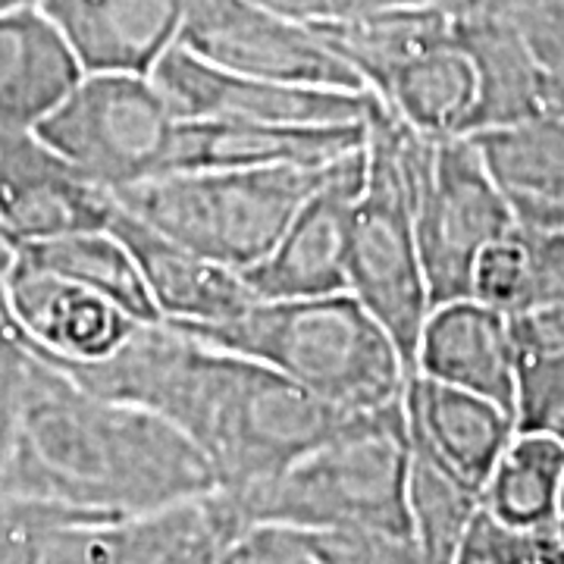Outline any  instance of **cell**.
I'll return each instance as SVG.
<instances>
[{
    "label": "cell",
    "instance_id": "obj_1",
    "mask_svg": "<svg viewBox=\"0 0 564 564\" xmlns=\"http://www.w3.org/2000/svg\"><path fill=\"white\" fill-rule=\"evenodd\" d=\"M54 367L101 399L135 404L180 426L226 492L276 477L348 417L280 370L163 321L139 323L101 361Z\"/></svg>",
    "mask_w": 564,
    "mask_h": 564
},
{
    "label": "cell",
    "instance_id": "obj_2",
    "mask_svg": "<svg viewBox=\"0 0 564 564\" xmlns=\"http://www.w3.org/2000/svg\"><path fill=\"white\" fill-rule=\"evenodd\" d=\"M214 489L210 464L180 426L82 389L25 348L0 436V496L148 514Z\"/></svg>",
    "mask_w": 564,
    "mask_h": 564
},
{
    "label": "cell",
    "instance_id": "obj_3",
    "mask_svg": "<svg viewBox=\"0 0 564 564\" xmlns=\"http://www.w3.org/2000/svg\"><path fill=\"white\" fill-rule=\"evenodd\" d=\"M180 329L280 370L345 414L399 402L411 377L389 333L348 292L276 302L258 299L229 321L188 323Z\"/></svg>",
    "mask_w": 564,
    "mask_h": 564
},
{
    "label": "cell",
    "instance_id": "obj_4",
    "mask_svg": "<svg viewBox=\"0 0 564 564\" xmlns=\"http://www.w3.org/2000/svg\"><path fill=\"white\" fill-rule=\"evenodd\" d=\"M411 436L399 402L348 414L323 443L276 477L226 492L245 527L285 524L311 533H386L408 527Z\"/></svg>",
    "mask_w": 564,
    "mask_h": 564
},
{
    "label": "cell",
    "instance_id": "obj_5",
    "mask_svg": "<svg viewBox=\"0 0 564 564\" xmlns=\"http://www.w3.org/2000/svg\"><path fill=\"white\" fill-rule=\"evenodd\" d=\"M408 139V126L380 104L367 126V173L348 232L345 292L373 314L399 348L408 373H414L417 343L433 299L414 226Z\"/></svg>",
    "mask_w": 564,
    "mask_h": 564
},
{
    "label": "cell",
    "instance_id": "obj_6",
    "mask_svg": "<svg viewBox=\"0 0 564 564\" xmlns=\"http://www.w3.org/2000/svg\"><path fill=\"white\" fill-rule=\"evenodd\" d=\"M326 166L173 170L132 185L117 204L158 232L245 273L276 245Z\"/></svg>",
    "mask_w": 564,
    "mask_h": 564
},
{
    "label": "cell",
    "instance_id": "obj_7",
    "mask_svg": "<svg viewBox=\"0 0 564 564\" xmlns=\"http://www.w3.org/2000/svg\"><path fill=\"white\" fill-rule=\"evenodd\" d=\"M408 163L430 299L433 304L464 299L477 258L521 226L470 135L423 139L411 132Z\"/></svg>",
    "mask_w": 564,
    "mask_h": 564
},
{
    "label": "cell",
    "instance_id": "obj_8",
    "mask_svg": "<svg viewBox=\"0 0 564 564\" xmlns=\"http://www.w3.org/2000/svg\"><path fill=\"white\" fill-rule=\"evenodd\" d=\"M180 117L151 76L85 73L73 95L39 126L57 154L113 198L170 173Z\"/></svg>",
    "mask_w": 564,
    "mask_h": 564
},
{
    "label": "cell",
    "instance_id": "obj_9",
    "mask_svg": "<svg viewBox=\"0 0 564 564\" xmlns=\"http://www.w3.org/2000/svg\"><path fill=\"white\" fill-rule=\"evenodd\" d=\"M180 47L251 79L367 91L311 22L254 0H185Z\"/></svg>",
    "mask_w": 564,
    "mask_h": 564
},
{
    "label": "cell",
    "instance_id": "obj_10",
    "mask_svg": "<svg viewBox=\"0 0 564 564\" xmlns=\"http://www.w3.org/2000/svg\"><path fill=\"white\" fill-rule=\"evenodd\" d=\"M180 120L282 122V126H348L370 122L380 98L370 91H339L282 85L217 69L180 44L151 73Z\"/></svg>",
    "mask_w": 564,
    "mask_h": 564
},
{
    "label": "cell",
    "instance_id": "obj_11",
    "mask_svg": "<svg viewBox=\"0 0 564 564\" xmlns=\"http://www.w3.org/2000/svg\"><path fill=\"white\" fill-rule=\"evenodd\" d=\"M364 148L329 163L317 188L292 214L276 245L245 270L242 276L254 299L276 302L345 292L348 232L367 173Z\"/></svg>",
    "mask_w": 564,
    "mask_h": 564
},
{
    "label": "cell",
    "instance_id": "obj_12",
    "mask_svg": "<svg viewBox=\"0 0 564 564\" xmlns=\"http://www.w3.org/2000/svg\"><path fill=\"white\" fill-rule=\"evenodd\" d=\"M117 207L39 132H0V232L13 245L101 232Z\"/></svg>",
    "mask_w": 564,
    "mask_h": 564
},
{
    "label": "cell",
    "instance_id": "obj_13",
    "mask_svg": "<svg viewBox=\"0 0 564 564\" xmlns=\"http://www.w3.org/2000/svg\"><path fill=\"white\" fill-rule=\"evenodd\" d=\"M3 317L32 355L51 364L101 361L139 326L110 299L44 270L20 251L7 276Z\"/></svg>",
    "mask_w": 564,
    "mask_h": 564
},
{
    "label": "cell",
    "instance_id": "obj_14",
    "mask_svg": "<svg viewBox=\"0 0 564 564\" xmlns=\"http://www.w3.org/2000/svg\"><path fill=\"white\" fill-rule=\"evenodd\" d=\"M414 373L484 395L514 414L518 358L511 317L470 295L433 304L421 329Z\"/></svg>",
    "mask_w": 564,
    "mask_h": 564
},
{
    "label": "cell",
    "instance_id": "obj_15",
    "mask_svg": "<svg viewBox=\"0 0 564 564\" xmlns=\"http://www.w3.org/2000/svg\"><path fill=\"white\" fill-rule=\"evenodd\" d=\"M85 73L151 76L180 44L185 0H41Z\"/></svg>",
    "mask_w": 564,
    "mask_h": 564
},
{
    "label": "cell",
    "instance_id": "obj_16",
    "mask_svg": "<svg viewBox=\"0 0 564 564\" xmlns=\"http://www.w3.org/2000/svg\"><path fill=\"white\" fill-rule=\"evenodd\" d=\"M370 122L282 126V122L180 120L173 170H270L326 166L367 144Z\"/></svg>",
    "mask_w": 564,
    "mask_h": 564
},
{
    "label": "cell",
    "instance_id": "obj_17",
    "mask_svg": "<svg viewBox=\"0 0 564 564\" xmlns=\"http://www.w3.org/2000/svg\"><path fill=\"white\" fill-rule=\"evenodd\" d=\"M110 232L129 248L163 323H223L258 302L239 270L185 248L122 207H117Z\"/></svg>",
    "mask_w": 564,
    "mask_h": 564
},
{
    "label": "cell",
    "instance_id": "obj_18",
    "mask_svg": "<svg viewBox=\"0 0 564 564\" xmlns=\"http://www.w3.org/2000/svg\"><path fill=\"white\" fill-rule=\"evenodd\" d=\"M452 10L455 41L477 69V104L467 135L555 113V79L511 25L499 20L484 0H462Z\"/></svg>",
    "mask_w": 564,
    "mask_h": 564
},
{
    "label": "cell",
    "instance_id": "obj_19",
    "mask_svg": "<svg viewBox=\"0 0 564 564\" xmlns=\"http://www.w3.org/2000/svg\"><path fill=\"white\" fill-rule=\"evenodd\" d=\"M404 414L411 436L477 492H484L489 474L518 436V421L502 404L423 373L408 377Z\"/></svg>",
    "mask_w": 564,
    "mask_h": 564
},
{
    "label": "cell",
    "instance_id": "obj_20",
    "mask_svg": "<svg viewBox=\"0 0 564 564\" xmlns=\"http://www.w3.org/2000/svg\"><path fill=\"white\" fill-rule=\"evenodd\" d=\"M82 76L73 47L41 7L0 13V132H39Z\"/></svg>",
    "mask_w": 564,
    "mask_h": 564
},
{
    "label": "cell",
    "instance_id": "obj_21",
    "mask_svg": "<svg viewBox=\"0 0 564 564\" xmlns=\"http://www.w3.org/2000/svg\"><path fill=\"white\" fill-rule=\"evenodd\" d=\"M524 232L564 229V117L470 135Z\"/></svg>",
    "mask_w": 564,
    "mask_h": 564
},
{
    "label": "cell",
    "instance_id": "obj_22",
    "mask_svg": "<svg viewBox=\"0 0 564 564\" xmlns=\"http://www.w3.org/2000/svg\"><path fill=\"white\" fill-rule=\"evenodd\" d=\"M307 22L377 98H383L404 63L455 41V10L440 3L386 7L361 17H321Z\"/></svg>",
    "mask_w": 564,
    "mask_h": 564
},
{
    "label": "cell",
    "instance_id": "obj_23",
    "mask_svg": "<svg viewBox=\"0 0 564 564\" xmlns=\"http://www.w3.org/2000/svg\"><path fill=\"white\" fill-rule=\"evenodd\" d=\"M386 110L423 139L467 135L477 104V69L458 41L426 51L392 76Z\"/></svg>",
    "mask_w": 564,
    "mask_h": 564
},
{
    "label": "cell",
    "instance_id": "obj_24",
    "mask_svg": "<svg viewBox=\"0 0 564 564\" xmlns=\"http://www.w3.org/2000/svg\"><path fill=\"white\" fill-rule=\"evenodd\" d=\"M564 486V445L549 433H518L489 474L480 508L530 533H555Z\"/></svg>",
    "mask_w": 564,
    "mask_h": 564
},
{
    "label": "cell",
    "instance_id": "obj_25",
    "mask_svg": "<svg viewBox=\"0 0 564 564\" xmlns=\"http://www.w3.org/2000/svg\"><path fill=\"white\" fill-rule=\"evenodd\" d=\"M17 251L44 270H54L66 280L79 282L85 289L110 299L139 323L161 321L129 248L110 229L63 236V239H47V242L17 245Z\"/></svg>",
    "mask_w": 564,
    "mask_h": 564
},
{
    "label": "cell",
    "instance_id": "obj_26",
    "mask_svg": "<svg viewBox=\"0 0 564 564\" xmlns=\"http://www.w3.org/2000/svg\"><path fill=\"white\" fill-rule=\"evenodd\" d=\"M518 433H549L564 404V302L530 304L511 317Z\"/></svg>",
    "mask_w": 564,
    "mask_h": 564
},
{
    "label": "cell",
    "instance_id": "obj_27",
    "mask_svg": "<svg viewBox=\"0 0 564 564\" xmlns=\"http://www.w3.org/2000/svg\"><path fill=\"white\" fill-rule=\"evenodd\" d=\"M477 511H480V492L470 489L462 477H455L426 445L411 436L408 527L414 545L436 564H452Z\"/></svg>",
    "mask_w": 564,
    "mask_h": 564
},
{
    "label": "cell",
    "instance_id": "obj_28",
    "mask_svg": "<svg viewBox=\"0 0 564 564\" xmlns=\"http://www.w3.org/2000/svg\"><path fill=\"white\" fill-rule=\"evenodd\" d=\"M452 564H564V543L555 533L502 524L480 508Z\"/></svg>",
    "mask_w": 564,
    "mask_h": 564
},
{
    "label": "cell",
    "instance_id": "obj_29",
    "mask_svg": "<svg viewBox=\"0 0 564 564\" xmlns=\"http://www.w3.org/2000/svg\"><path fill=\"white\" fill-rule=\"evenodd\" d=\"M470 299L502 311L508 317L521 314L533 302L530 292V254L521 229L508 239H499L486 248L474 263Z\"/></svg>",
    "mask_w": 564,
    "mask_h": 564
},
{
    "label": "cell",
    "instance_id": "obj_30",
    "mask_svg": "<svg viewBox=\"0 0 564 564\" xmlns=\"http://www.w3.org/2000/svg\"><path fill=\"white\" fill-rule=\"evenodd\" d=\"M223 564H326V558L311 530L254 524L229 543Z\"/></svg>",
    "mask_w": 564,
    "mask_h": 564
},
{
    "label": "cell",
    "instance_id": "obj_31",
    "mask_svg": "<svg viewBox=\"0 0 564 564\" xmlns=\"http://www.w3.org/2000/svg\"><path fill=\"white\" fill-rule=\"evenodd\" d=\"M326 564H436L411 536L386 533H314Z\"/></svg>",
    "mask_w": 564,
    "mask_h": 564
},
{
    "label": "cell",
    "instance_id": "obj_32",
    "mask_svg": "<svg viewBox=\"0 0 564 564\" xmlns=\"http://www.w3.org/2000/svg\"><path fill=\"white\" fill-rule=\"evenodd\" d=\"M527 254H530V292L533 302H564V229L524 232ZM527 311V307H524Z\"/></svg>",
    "mask_w": 564,
    "mask_h": 564
},
{
    "label": "cell",
    "instance_id": "obj_33",
    "mask_svg": "<svg viewBox=\"0 0 564 564\" xmlns=\"http://www.w3.org/2000/svg\"><path fill=\"white\" fill-rule=\"evenodd\" d=\"M22 358H25V345L17 339L13 326L0 314V436H3V423H7V411H10Z\"/></svg>",
    "mask_w": 564,
    "mask_h": 564
},
{
    "label": "cell",
    "instance_id": "obj_34",
    "mask_svg": "<svg viewBox=\"0 0 564 564\" xmlns=\"http://www.w3.org/2000/svg\"><path fill=\"white\" fill-rule=\"evenodd\" d=\"M254 3L273 7V10L299 17V20H321L323 17V0H254Z\"/></svg>",
    "mask_w": 564,
    "mask_h": 564
},
{
    "label": "cell",
    "instance_id": "obj_35",
    "mask_svg": "<svg viewBox=\"0 0 564 564\" xmlns=\"http://www.w3.org/2000/svg\"><path fill=\"white\" fill-rule=\"evenodd\" d=\"M13 261H17V245L0 232V314H3V292H7V276L13 270Z\"/></svg>",
    "mask_w": 564,
    "mask_h": 564
},
{
    "label": "cell",
    "instance_id": "obj_36",
    "mask_svg": "<svg viewBox=\"0 0 564 564\" xmlns=\"http://www.w3.org/2000/svg\"><path fill=\"white\" fill-rule=\"evenodd\" d=\"M41 0H0V13H13L22 7H39Z\"/></svg>",
    "mask_w": 564,
    "mask_h": 564
},
{
    "label": "cell",
    "instance_id": "obj_37",
    "mask_svg": "<svg viewBox=\"0 0 564 564\" xmlns=\"http://www.w3.org/2000/svg\"><path fill=\"white\" fill-rule=\"evenodd\" d=\"M549 436H552V440H558V443L564 445V404H562V411L555 414L552 426H549Z\"/></svg>",
    "mask_w": 564,
    "mask_h": 564
},
{
    "label": "cell",
    "instance_id": "obj_38",
    "mask_svg": "<svg viewBox=\"0 0 564 564\" xmlns=\"http://www.w3.org/2000/svg\"><path fill=\"white\" fill-rule=\"evenodd\" d=\"M555 113L564 117V69L558 73V79H555Z\"/></svg>",
    "mask_w": 564,
    "mask_h": 564
},
{
    "label": "cell",
    "instance_id": "obj_39",
    "mask_svg": "<svg viewBox=\"0 0 564 564\" xmlns=\"http://www.w3.org/2000/svg\"><path fill=\"white\" fill-rule=\"evenodd\" d=\"M555 536L564 543V486H562V499H558V521H555Z\"/></svg>",
    "mask_w": 564,
    "mask_h": 564
},
{
    "label": "cell",
    "instance_id": "obj_40",
    "mask_svg": "<svg viewBox=\"0 0 564 564\" xmlns=\"http://www.w3.org/2000/svg\"><path fill=\"white\" fill-rule=\"evenodd\" d=\"M0 564H13V558H10V552H7V545L0 543Z\"/></svg>",
    "mask_w": 564,
    "mask_h": 564
}]
</instances>
